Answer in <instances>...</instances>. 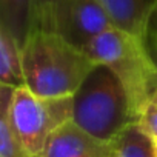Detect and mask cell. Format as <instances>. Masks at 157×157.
<instances>
[{"instance_id": "cell-3", "label": "cell", "mask_w": 157, "mask_h": 157, "mask_svg": "<svg viewBox=\"0 0 157 157\" xmlns=\"http://www.w3.org/2000/svg\"><path fill=\"white\" fill-rule=\"evenodd\" d=\"M72 122L106 142L136 123L126 93L108 66L97 63L72 96Z\"/></svg>"}, {"instance_id": "cell-7", "label": "cell", "mask_w": 157, "mask_h": 157, "mask_svg": "<svg viewBox=\"0 0 157 157\" xmlns=\"http://www.w3.org/2000/svg\"><path fill=\"white\" fill-rule=\"evenodd\" d=\"M114 26L143 40L148 19L157 6V0H100Z\"/></svg>"}, {"instance_id": "cell-13", "label": "cell", "mask_w": 157, "mask_h": 157, "mask_svg": "<svg viewBox=\"0 0 157 157\" xmlns=\"http://www.w3.org/2000/svg\"><path fill=\"white\" fill-rule=\"evenodd\" d=\"M143 42L148 48L149 56L152 57V60L157 65V6L152 10L148 23H146V29H145V36H143Z\"/></svg>"}, {"instance_id": "cell-5", "label": "cell", "mask_w": 157, "mask_h": 157, "mask_svg": "<svg viewBox=\"0 0 157 157\" xmlns=\"http://www.w3.org/2000/svg\"><path fill=\"white\" fill-rule=\"evenodd\" d=\"M113 26L100 0H48L39 6L37 29L56 34L83 51Z\"/></svg>"}, {"instance_id": "cell-9", "label": "cell", "mask_w": 157, "mask_h": 157, "mask_svg": "<svg viewBox=\"0 0 157 157\" xmlns=\"http://www.w3.org/2000/svg\"><path fill=\"white\" fill-rule=\"evenodd\" d=\"M0 85L20 88L26 86L22 46L16 37L0 26Z\"/></svg>"}, {"instance_id": "cell-12", "label": "cell", "mask_w": 157, "mask_h": 157, "mask_svg": "<svg viewBox=\"0 0 157 157\" xmlns=\"http://www.w3.org/2000/svg\"><path fill=\"white\" fill-rule=\"evenodd\" d=\"M137 123L148 136H151L152 139L157 137V91L143 105Z\"/></svg>"}, {"instance_id": "cell-6", "label": "cell", "mask_w": 157, "mask_h": 157, "mask_svg": "<svg viewBox=\"0 0 157 157\" xmlns=\"http://www.w3.org/2000/svg\"><path fill=\"white\" fill-rule=\"evenodd\" d=\"M116 140H100L72 120L56 128L45 145L42 157H116Z\"/></svg>"}, {"instance_id": "cell-16", "label": "cell", "mask_w": 157, "mask_h": 157, "mask_svg": "<svg viewBox=\"0 0 157 157\" xmlns=\"http://www.w3.org/2000/svg\"><path fill=\"white\" fill-rule=\"evenodd\" d=\"M116 157H117V155H116Z\"/></svg>"}, {"instance_id": "cell-11", "label": "cell", "mask_w": 157, "mask_h": 157, "mask_svg": "<svg viewBox=\"0 0 157 157\" xmlns=\"http://www.w3.org/2000/svg\"><path fill=\"white\" fill-rule=\"evenodd\" d=\"M0 157H29L13 129L5 108H0Z\"/></svg>"}, {"instance_id": "cell-4", "label": "cell", "mask_w": 157, "mask_h": 157, "mask_svg": "<svg viewBox=\"0 0 157 157\" xmlns=\"http://www.w3.org/2000/svg\"><path fill=\"white\" fill-rule=\"evenodd\" d=\"M0 108L8 111L11 126L29 157H42L51 132L72 120V96L46 99L28 86L0 85Z\"/></svg>"}, {"instance_id": "cell-8", "label": "cell", "mask_w": 157, "mask_h": 157, "mask_svg": "<svg viewBox=\"0 0 157 157\" xmlns=\"http://www.w3.org/2000/svg\"><path fill=\"white\" fill-rule=\"evenodd\" d=\"M40 0H0V26L8 29L20 46L37 29Z\"/></svg>"}, {"instance_id": "cell-14", "label": "cell", "mask_w": 157, "mask_h": 157, "mask_svg": "<svg viewBox=\"0 0 157 157\" xmlns=\"http://www.w3.org/2000/svg\"><path fill=\"white\" fill-rule=\"evenodd\" d=\"M152 142H154V154H155V157H157V137H154Z\"/></svg>"}, {"instance_id": "cell-10", "label": "cell", "mask_w": 157, "mask_h": 157, "mask_svg": "<svg viewBox=\"0 0 157 157\" xmlns=\"http://www.w3.org/2000/svg\"><path fill=\"white\" fill-rule=\"evenodd\" d=\"M117 157H155L152 137L148 136L139 123H131L116 139Z\"/></svg>"}, {"instance_id": "cell-2", "label": "cell", "mask_w": 157, "mask_h": 157, "mask_svg": "<svg viewBox=\"0 0 157 157\" xmlns=\"http://www.w3.org/2000/svg\"><path fill=\"white\" fill-rule=\"evenodd\" d=\"M97 63L108 66L120 80L137 122L146 100L157 91V65L145 42L117 26L97 36L85 49Z\"/></svg>"}, {"instance_id": "cell-15", "label": "cell", "mask_w": 157, "mask_h": 157, "mask_svg": "<svg viewBox=\"0 0 157 157\" xmlns=\"http://www.w3.org/2000/svg\"><path fill=\"white\" fill-rule=\"evenodd\" d=\"M45 2H48V0H40V5H42V3H45Z\"/></svg>"}, {"instance_id": "cell-1", "label": "cell", "mask_w": 157, "mask_h": 157, "mask_svg": "<svg viewBox=\"0 0 157 157\" xmlns=\"http://www.w3.org/2000/svg\"><path fill=\"white\" fill-rule=\"evenodd\" d=\"M22 60L26 86L46 99L74 96L97 66L86 51L42 29H36L22 46Z\"/></svg>"}]
</instances>
